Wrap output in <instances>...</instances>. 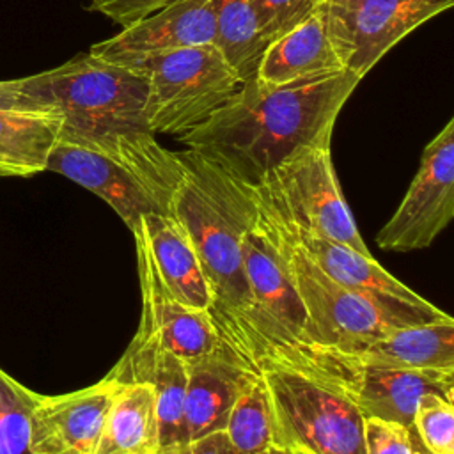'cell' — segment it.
I'll return each instance as SVG.
<instances>
[{
    "label": "cell",
    "instance_id": "cell-1",
    "mask_svg": "<svg viewBox=\"0 0 454 454\" xmlns=\"http://www.w3.org/2000/svg\"><path fill=\"white\" fill-rule=\"evenodd\" d=\"M358 82L351 71L287 85L250 80L206 122L177 138L255 186L296 151L332 137Z\"/></svg>",
    "mask_w": 454,
    "mask_h": 454
},
{
    "label": "cell",
    "instance_id": "cell-2",
    "mask_svg": "<svg viewBox=\"0 0 454 454\" xmlns=\"http://www.w3.org/2000/svg\"><path fill=\"white\" fill-rule=\"evenodd\" d=\"M179 156L183 177L170 213L195 248L211 294V321L220 337L250 364L254 305L243 270V236L257 216V192L192 149Z\"/></svg>",
    "mask_w": 454,
    "mask_h": 454
},
{
    "label": "cell",
    "instance_id": "cell-3",
    "mask_svg": "<svg viewBox=\"0 0 454 454\" xmlns=\"http://www.w3.org/2000/svg\"><path fill=\"white\" fill-rule=\"evenodd\" d=\"M34 110L57 114L59 142L90 149H114L154 137L145 122L147 80L133 69L82 53L53 69L18 78Z\"/></svg>",
    "mask_w": 454,
    "mask_h": 454
},
{
    "label": "cell",
    "instance_id": "cell-4",
    "mask_svg": "<svg viewBox=\"0 0 454 454\" xmlns=\"http://www.w3.org/2000/svg\"><path fill=\"white\" fill-rule=\"evenodd\" d=\"M46 170L103 199L133 231L144 215L170 213L174 192L183 177V161L179 153L165 149L156 137L129 140L114 149L59 142Z\"/></svg>",
    "mask_w": 454,
    "mask_h": 454
},
{
    "label": "cell",
    "instance_id": "cell-5",
    "mask_svg": "<svg viewBox=\"0 0 454 454\" xmlns=\"http://www.w3.org/2000/svg\"><path fill=\"white\" fill-rule=\"evenodd\" d=\"M257 371L268 388L273 447L365 454L364 415L344 388L289 365L264 364Z\"/></svg>",
    "mask_w": 454,
    "mask_h": 454
},
{
    "label": "cell",
    "instance_id": "cell-6",
    "mask_svg": "<svg viewBox=\"0 0 454 454\" xmlns=\"http://www.w3.org/2000/svg\"><path fill=\"white\" fill-rule=\"evenodd\" d=\"M147 80L145 122L156 135L181 137L206 122L241 87L218 48L167 50L119 60Z\"/></svg>",
    "mask_w": 454,
    "mask_h": 454
},
{
    "label": "cell",
    "instance_id": "cell-7",
    "mask_svg": "<svg viewBox=\"0 0 454 454\" xmlns=\"http://www.w3.org/2000/svg\"><path fill=\"white\" fill-rule=\"evenodd\" d=\"M330 140L332 137H325L296 151L268 172L255 188L291 229L344 243L369 255L342 195Z\"/></svg>",
    "mask_w": 454,
    "mask_h": 454
},
{
    "label": "cell",
    "instance_id": "cell-8",
    "mask_svg": "<svg viewBox=\"0 0 454 454\" xmlns=\"http://www.w3.org/2000/svg\"><path fill=\"white\" fill-rule=\"evenodd\" d=\"M261 200L273 220L280 252L307 316L309 339L316 348L349 355L388 330L403 326L376 303L328 277L296 243L268 202L262 197Z\"/></svg>",
    "mask_w": 454,
    "mask_h": 454
},
{
    "label": "cell",
    "instance_id": "cell-9",
    "mask_svg": "<svg viewBox=\"0 0 454 454\" xmlns=\"http://www.w3.org/2000/svg\"><path fill=\"white\" fill-rule=\"evenodd\" d=\"M454 216V121L424 147L419 170L401 204L380 229L383 250L427 248Z\"/></svg>",
    "mask_w": 454,
    "mask_h": 454
},
{
    "label": "cell",
    "instance_id": "cell-10",
    "mask_svg": "<svg viewBox=\"0 0 454 454\" xmlns=\"http://www.w3.org/2000/svg\"><path fill=\"white\" fill-rule=\"evenodd\" d=\"M452 4L454 0H346L323 5L346 69L362 80L403 37Z\"/></svg>",
    "mask_w": 454,
    "mask_h": 454
},
{
    "label": "cell",
    "instance_id": "cell-11",
    "mask_svg": "<svg viewBox=\"0 0 454 454\" xmlns=\"http://www.w3.org/2000/svg\"><path fill=\"white\" fill-rule=\"evenodd\" d=\"M282 223L293 234L296 243L328 277L376 303L399 325L408 326L449 317L447 312H443L442 309L417 294L413 289H410L406 284L397 280V277L388 273L371 254H360L344 243L326 238L301 234L291 229L284 220Z\"/></svg>",
    "mask_w": 454,
    "mask_h": 454
},
{
    "label": "cell",
    "instance_id": "cell-12",
    "mask_svg": "<svg viewBox=\"0 0 454 454\" xmlns=\"http://www.w3.org/2000/svg\"><path fill=\"white\" fill-rule=\"evenodd\" d=\"M333 356L332 383L346 390L364 417L411 426L417 404L424 395L438 394L454 401V369L360 365L337 351Z\"/></svg>",
    "mask_w": 454,
    "mask_h": 454
},
{
    "label": "cell",
    "instance_id": "cell-13",
    "mask_svg": "<svg viewBox=\"0 0 454 454\" xmlns=\"http://www.w3.org/2000/svg\"><path fill=\"white\" fill-rule=\"evenodd\" d=\"M137 271L142 294V314L135 342H154L177 356L184 365L206 356L223 340L204 310L176 300L161 284L142 236L133 231Z\"/></svg>",
    "mask_w": 454,
    "mask_h": 454
},
{
    "label": "cell",
    "instance_id": "cell-14",
    "mask_svg": "<svg viewBox=\"0 0 454 454\" xmlns=\"http://www.w3.org/2000/svg\"><path fill=\"white\" fill-rule=\"evenodd\" d=\"M119 380H103L60 395L37 397L30 415L32 454H92Z\"/></svg>",
    "mask_w": 454,
    "mask_h": 454
},
{
    "label": "cell",
    "instance_id": "cell-15",
    "mask_svg": "<svg viewBox=\"0 0 454 454\" xmlns=\"http://www.w3.org/2000/svg\"><path fill=\"white\" fill-rule=\"evenodd\" d=\"M215 39V0H174L90 46V53L119 62L140 55L209 44Z\"/></svg>",
    "mask_w": 454,
    "mask_h": 454
},
{
    "label": "cell",
    "instance_id": "cell-16",
    "mask_svg": "<svg viewBox=\"0 0 454 454\" xmlns=\"http://www.w3.org/2000/svg\"><path fill=\"white\" fill-rule=\"evenodd\" d=\"M344 71L348 69L333 41L326 7L319 4L268 44L254 80L287 85Z\"/></svg>",
    "mask_w": 454,
    "mask_h": 454
},
{
    "label": "cell",
    "instance_id": "cell-17",
    "mask_svg": "<svg viewBox=\"0 0 454 454\" xmlns=\"http://www.w3.org/2000/svg\"><path fill=\"white\" fill-rule=\"evenodd\" d=\"M110 372L117 380H144L153 385L160 454H183L190 443L184 417L186 365L154 342L131 340Z\"/></svg>",
    "mask_w": 454,
    "mask_h": 454
},
{
    "label": "cell",
    "instance_id": "cell-18",
    "mask_svg": "<svg viewBox=\"0 0 454 454\" xmlns=\"http://www.w3.org/2000/svg\"><path fill=\"white\" fill-rule=\"evenodd\" d=\"M255 371L225 340L186 365L184 417L190 442L223 431L234 399Z\"/></svg>",
    "mask_w": 454,
    "mask_h": 454
},
{
    "label": "cell",
    "instance_id": "cell-19",
    "mask_svg": "<svg viewBox=\"0 0 454 454\" xmlns=\"http://www.w3.org/2000/svg\"><path fill=\"white\" fill-rule=\"evenodd\" d=\"M133 231L142 236L167 291L183 305L209 314V287L195 248L177 218L172 213L144 215Z\"/></svg>",
    "mask_w": 454,
    "mask_h": 454
},
{
    "label": "cell",
    "instance_id": "cell-20",
    "mask_svg": "<svg viewBox=\"0 0 454 454\" xmlns=\"http://www.w3.org/2000/svg\"><path fill=\"white\" fill-rule=\"evenodd\" d=\"M344 356L360 365L454 369V319L449 316L433 323L392 328Z\"/></svg>",
    "mask_w": 454,
    "mask_h": 454
},
{
    "label": "cell",
    "instance_id": "cell-21",
    "mask_svg": "<svg viewBox=\"0 0 454 454\" xmlns=\"http://www.w3.org/2000/svg\"><path fill=\"white\" fill-rule=\"evenodd\" d=\"M92 454H160L154 388L144 380H119Z\"/></svg>",
    "mask_w": 454,
    "mask_h": 454
},
{
    "label": "cell",
    "instance_id": "cell-22",
    "mask_svg": "<svg viewBox=\"0 0 454 454\" xmlns=\"http://www.w3.org/2000/svg\"><path fill=\"white\" fill-rule=\"evenodd\" d=\"M60 128V117L51 112L0 108V177L44 172Z\"/></svg>",
    "mask_w": 454,
    "mask_h": 454
},
{
    "label": "cell",
    "instance_id": "cell-23",
    "mask_svg": "<svg viewBox=\"0 0 454 454\" xmlns=\"http://www.w3.org/2000/svg\"><path fill=\"white\" fill-rule=\"evenodd\" d=\"M239 80L250 82L270 44L257 0H215V39Z\"/></svg>",
    "mask_w": 454,
    "mask_h": 454
},
{
    "label": "cell",
    "instance_id": "cell-24",
    "mask_svg": "<svg viewBox=\"0 0 454 454\" xmlns=\"http://www.w3.org/2000/svg\"><path fill=\"white\" fill-rule=\"evenodd\" d=\"M238 454H261L273 447L268 388L255 371L234 399L223 427Z\"/></svg>",
    "mask_w": 454,
    "mask_h": 454
},
{
    "label": "cell",
    "instance_id": "cell-25",
    "mask_svg": "<svg viewBox=\"0 0 454 454\" xmlns=\"http://www.w3.org/2000/svg\"><path fill=\"white\" fill-rule=\"evenodd\" d=\"M37 397L0 369V454H32L30 415Z\"/></svg>",
    "mask_w": 454,
    "mask_h": 454
},
{
    "label": "cell",
    "instance_id": "cell-26",
    "mask_svg": "<svg viewBox=\"0 0 454 454\" xmlns=\"http://www.w3.org/2000/svg\"><path fill=\"white\" fill-rule=\"evenodd\" d=\"M413 431L429 454H454V401L427 394L417 404Z\"/></svg>",
    "mask_w": 454,
    "mask_h": 454
},
{
    "label": "cell",
    "instance_id": "cell-27",
    "mask_svg": "<svg viewBox=\"0 0 454 454\" xmlns=\"http://www.w3.org/2000/svg\"><path fill=\"white\" fill-rule=\"evenodd\" d=\"M365 454H413L411 426L378 417H364Z\"/></svg>",
    "mask_w": 454,
    "mask_h": 454
},
{
    "label": "cell",
    "instance_id": "cell-28",
    "mask_svg": "<svg viewBox=\"0 0 454 454\" xmlns=\"http://www.w3.org/2000/svg\"><path fill=\"white\" fill-rule=\"evenodd\" d=\"M257 5L266 37L271 43L307 16L316 7V0H257Z\"/></svg>",
    "mask_w": 454,
    "mask_h": 454
},
{
    "label": "cell",
    "instance_id": "cell-29",
    "mask_svg": "<svg viewBox=\"0 0 454 454\" xmlns=\"http://www.w3.org/2000/svg\"><path fill=\"white\" fill-rule=\"evenodd\" d=\"M170 2L174 0H87V9L106 16L121 27H128Z\"/></svg>",
    "mask_w": 454,
    "mask_h": 454
},
{
    "label": "cell",
    "instance_id": "cell-30",
    "mask_svg": "<svg viewBox=\"0 0 454 454\" xmlns=\"http://www.w3.org/2000/svg\"><path fill=\"white\" fill-rule=\"evenodd\" d=\"M186 454H238L223 431H215L188 443Z\"/></svg>",
    "mask_w": 454,
    "mask_h": 454
},
{
    "label": "cell",
    "instance_id": "cell-31",
    "mask_svg": "<svg viewBox=\"0 0 454 454\" xmlns=\"http://www.w3.org/2000/svg\"><path fill=\"white\" fill-rule=\"evenodd\" d=\"M0 108H23L34 110L20 90L18 80L0 82Z\"/></svg>",
    "mask_w": 454,
    "mask_h": 454
},
{
    "label": "cell",
    "instance_id": "cell-32",
    "mask_svg": "<svg viewBox=\"0 0 454 454\" xmlns=\"http://www.w3.org/2000/svg\"><path fill=\"white\" fill-rule=\"evenodd\" d=\"M411 445H413V454H429V452L424 449V445L420 443V440H419L417 433L413 431V427H411Z\"/></svg>",
    "mask_w": 454,
    "mask_h": 454
},
{
    "label": "cell",
    "instance_id": "cell-33",
    "mask_svg": "<svg viewBox=\"0 0 454 454\" xmlns=\"http://www.w3.org/2000/svg\"><path fill=\"white\" fill-rule=\"evenodd\" d=\"M340 2H346V0H316V5H319V4H340Z\"/></svg>",
    "mask_w": 454,
    "mask_h": 454
},
{
    "label": "cell",
    "instance_id": "cell-34",
    "mask_svg": "<svg viewBox=\"0 0 454 454\" xmlns=\"http://www.w3.org/2000/svg\"><path fill=\"white\" fill-rule=\"evenodd\" d=\"M261 454H284V452L280 449H277V447H271V449H268V450H264Z\"/></svg>",
    "mask_w": 454,
    "mask_h": 454
},
{
    "label": "cell",
    "instance_id": "cell-35",
    "mask_svg": "<svg viewBox=\"0 0 454 454\" xmlns=\"http://www.w3.org/2000/svg\"><path fill=\"white\" fill-rule=\"evenodd\" d=\"M284 454H307V452H300V450H287Z\"/></svg>",
    "mask_w": 454,
    "mask_h": 454
},
{
    "label": "cell",
    "instance_id": "cell-36",
    "mask_svg": "<svg viewBox=\"0 0 454 454\" xmlns=\"http://www.w3.org/2000/svg\"><path fill=\"white\" fill-rule=\"evenodd\" d=\"M183 454H186V450H184V452H183Z\"/></svg>",
    "mask_w": 454,
    "mask_h": 454
}]
</instances>
